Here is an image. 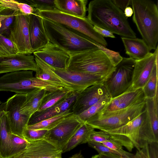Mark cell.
Instances as JSON below:
<instances>
[{
	"label": "cell",
	"mask_w": 158,
	"mask_h": 158,
	"mask_svg": "<svg viewBox=\"0 0 158 158\" xmlns=\"http://www.w3.org/2000/svg\"><path fill=\"white\" fill-rule=\"evenodd\" d=\"M115 67L99 49L82 52L70 56L67 69L98 75L106 78Z\"/></svg>",
	"instance_id": "obj_4"
},
{
	"label": "cell",
	"mask_w": 158,
	"mask_h": 158,
	"mask_svg": "<svg viewBox=\"0 0 158 158\" xmlns=\"http://www.w3.org/2000/svg\"><path fill=\"white\" fill-rule=\"evenodd\" d=\"M43 18L50 42L70 56L87 50L99 49L96 45L97 42L81 33L64 25Z\"/></svg>",
	"instance_id": "obj_2"
},
{
	"label": "cell",
	"mask_w": 158,
	"mask_h": 158,
	"mask_svg": "<svg viewBox=\"0 0 158 158\" xmlns=\"http://www.w3.org/2000/svg\"><path fill=\"white\" fill-rule=\"evenodd\" d=\"M55 158H62V157H57Z\"/></svg>",
	"instance_id": "obj_52"
},
{
	"label": "cell",
	"mask_w": 158,
	"mask_h": 158,
	"mask_svg": "<svg viewBox=\"0 0 158 158\" xmlns=\"http://www.w3.org/2000/svg\"><path fill=\"white\" fill-rule=\"evenodd\" d=\"M145 109V101L126 108L110 111L102 110L85 123L94 129L103 131L114 129L127 124Z\"/></svg>",
	"instance_id": "obj_5"
},
{
	"label": "cell",
	"mask_w": 158,
	"mask_h": 158,
	"mask_svg": "<svg viewBox=\"0 0 158 158\" xmlns=\"http://www.w3.org/2000/svg\"><path fill=\"white\" fill-rule=\"evenodd\" d=\"M29 142L24 139L12 134L6 158H11L20 152L27 147Z\"/></svg>",
	"instance_id": "obj_33"
},
{
	"label": "cell",
	"mask_w": 158,
	"mask_h": 158,
	"mask_svg": "<svg viewBox=\"0 0 158 158\" xmlns=\"http://www.w3.org/2000/svg\"><path fill=\"white\" fill-rule=\"evenodd\" d=\"M158 93L152 98H146L145 108L147 112L153 131L158 137Z\"/></svg>",
	"instance_id": "obj_31"
},
{
	"label": "cell",
	"mask_w": 158,
	"mask_h": 158,
	"mask_svg": "<svg viewBox=\"0 0 158 158\" xmlns=\"http://www.w3.org/2000/svg\"><path fill=\"white\" fill-rule=\"evenodd\" d=\"M121 158H125L123 157H121Z\"/></svg>",
	"instance_id": "obj_53"
},
{
	"label": "cell",
	"mask_w": 158,
	"mask_h": 158,
	"mask_svg": "<svg viewBox=\"0 0 158 158\" xmlns=\"http://www.w3.org/2000/svg\"><path fill=\"white\" fill-rule=\"evenodd\" d=\"M83 155L80 152L75 154L69 158H83Z\"/></svg>",
	"instance_id": "obj_48"
},
{
	"label": "cell",
	"mask_w": 158,
	"mask_h": 158,
	"mask_svg": "<svg viewBox=\"0 0 158 158\" xmlns=\"http://www.w3.org/2000/svg\"><path fill=\"white\" fill-rule=\"evenodd\" d=\"M29 15L15 12V20L10 30L9 38L16 46L19 53H33L29 35Z\"/></svg>",
	"instance_id": "obj_12"
},
{
	"label": "cell",
	"mask_w": 158,
	"mask_h": 158,
	"mask_svg": "<svg viewBox=\"0 0 158 158\" xmlns=\"http://www.w3.org/2000/svg\"><path fill=\"white\" fill-rule=\"evenodd\" d=\"M35 57L36 64L35 76L36 77L54 83L68 89L75 91H82L84 89L68 82L55 73L49 65L39 58Z\"/></svg>",
	"instance_id": "obj_22"
},
{
	"label": "cell",
	"mask_w": 158,
	"mask_h": 158,
	"mask_svg": "<svg viewBox=\"0 0 158 158\" xmlns=\"http://www.w3.org/2000/svg\"><path fill=\"white\" fill-rule=\"evenodd\" d=\"M50 66L55 73L61 77L72 85L83 89L93 85L103 83L106 79L95 74Z\"/></svg>",
	"instance_id": "obj_17"
},
{
	"label": "cell",
	"mask_w": 158,
	"mask_h": 158,
	"mask_svg": "<svg viewBox=\"0 0 158 158\" xmlns=\"http://www.w3.org/2000/svg\"><path fill=\"white\" fill-rule=\"evenodd\" d=\"M87 2V0H55L57 10L81 18H85Z\"/></svg>",
	"instance_id": "obj_23"
},
{
	"label": "cell",
	"mask_w": 158,
	"mask_h": 158,
	"mask_svg": "<svg viewBox=\"0 0 158 158\" xmlns=\"http://www.w3.org/2000/svg\"><path fill=\"white\" fill-rule=\"evenodd\" d=\"M0 4L6 8L26 15L32 14L35 11V9L28 4L13 0H0Z\"/></svg>",
	"instance_id": "obj_34"
},
{
	"label": "cell",
	"mask_w": 158,
	"mask_h": 158,
	"mask_svg": "<svg viewBox=\"0 0 158 158\" xmlns=\"http://www.w3.org/2000/svg\"><path fill=\"white\" fill-rule=\"evenodd\" d=\"M16 46L9 38L0 34V56L19 54Z\"/></svg>",
	"instance_id": "obj_36"
},
{
	"label": "cell",
	"mask_w": 158,
	"mask_h": 158,
	"mask_svg": "<svg viewBox=\"0 0 158 158\" xmlns=\"http://www.w3.org/2000/svg\"><path fill=\"white\" fill-rule=\"evenodd\" d=\"M36 68L35 56L31 54L0 56V74L21 70L35 72Z\"/></svg>",
	"instance_id": "obj_16"
},
{
	"label": "cell",
	"mask_w": 158,
	"mask_h": 158,
	"mask_svg": "<svg viewBox=\"0 0 158 158\" xmlns=\"http://www.w3.org/2000/svg\"><path fill=\"white\" fill-rule=\"evenodd\" d=\"M15 12L8 8L5 9L0 13L1 27L0 34L8 33L15 18Z\"/></svg>",
	"instance_id": "obj_35"
},
{
	"label": "cell",
	"mask_w": 158,
	"mask_h": 158,
	"mask_svg": "<svg viewBox=\"0 0 158 158\" xmlns=\"http://www.w3.org/2000/svg\"><path fill=\"white\" fill-rule=\"evenodd\" d=\"M115 5L123 12L125 9L131 5V0H112Z\"/></svg>",
	"instance_id": "obj_45"
},
{
	"label": "cell",
	"mask_w": 158,
	"mask_h": 158,
	"mask_svg": "<svg viewBox=\"0 0 158 158\" xmlns=\"http://www.w3.org/2000/svg\"><path fill=\"white\" fill-rule=\"evenodd\" d=\"M0 158H1L0 157Z\"/></svg>",
	"instance_id": "obj_55"
},
{
	"label": "cell",
	"mask_w": 158,
	"mask_h": 158,
	"mask_svg": "<svg viewBox=\"0 0 158 158\" xmlns=\"http://www.w3.org/2000/svg\"><path fill=\"white\" fill-rule=\"evenodd\" d=\"M74 91H75L62 88L53 91L48 92L43 98L37 112L42 111L52 106Z\"/></svg>",
	"instance_id": "obj_28"
},
{
	"label": "cell",
	"mask_w": 158,
	"mask_h": 158,
	"mask_svg": "<svg viewBox=\"0 0 158 158\" xmlns=\"http://www.w3.org/2000/svg\"><path fill=\"white\" fill-rule=\"evenodd\" d=\"M47 92L44 89L37 88L26 94L25 100L21 108L23 114L30 118L38 111L43 98Z\"/></svg>",
	"instance_id": "obj_25"
},
{
	"label": "cell",
	"mask_w": 158,
	"mask_h": 158,
	"mask_svg": "<svg viewBox=\"0 0 158 158\" xmlns=\"http://www.w3.org/2000/svg\"><path fill=\"white\" fill-rule=\"evenodd\" d=\"M24 2L39 11L57 10L55 0H25Z\"/></svg>",
	"instance_id": "obj_37"
},
{
	"label": "cell",
	"mask_w": 158,
	"mask_h": 158,
	"mask_svg": "<svg viewBox=\"0 0 158 158\" xmlns=\"http://www.w3.org/2000/svg\"><path fill=\"white\" fill-rule=\"evenodd\" d=\"M109 95L103 97L96 103L77 115L85 122L88 119L102 110L111 100Z\"/></svg>",
	"instance_id": "obj_32"
},
{
	"label": "cell",
	"mask_w": 158,
	"mask_h": 158,
	"mask_svg": "<svg viewBox=\"0 0 158 158\" xmlns=\"http://www.w3.org/2000/svg\"><path fill=\"white\" fill-rule=\"evenodd\" d=\"M133 10L132 20L142 40L150 51L155 50L158 41V9L151 0H131Z\"/></svg>",
	"instance_id": "obj_3"
},
{
	"label": "cell",
	"mask_w": 158,
	"mask_h": 158,
	"mask_svg": "<svg viewBox=\"0 0 158 158\" xmlns=\"http://www.w3.org/2000/svg\"><path fill=\"white\" fill-rule=\"evenodd\" d=\"M135 60L123 57L103 84L111 98L130 90Z\"/></svg>",
	"instance_id": "obj_7"
},
{
	"label": "cell",
	"mask_w": 158,
	"mask_h": 158,
	"mask_svg": "<svg viewBox=\"0 0 158 158\" xmlns=\"http://www.w3.org/2000/svg\"><path fill=\"white\" fill-rule=\"evenodd\" d=\"M1 103V102L0 101V104Z\"/></svg>",
	"instance_id": "obj_54"
},
{
	"label": "cell",
	"mask_w": 158,
	"mask_h": 158,
	"mask_svg": "<svg viewBox=\"0 0 158 158\" xmlns=\"http://www.w3.org/2000/svg\"><path fill=\"white\" fill-rule=\"evenodd\" d=\"M123 13L127 18L131 17L133 14V9L131 7L128 6L125 9Z\"/></svg>",
	"instance_id": "obj_47"
},
{
	"label": "cell",
	"mask_w": 158,
	"mask_h": 158,
	"mask_svg": "<svg viewBox=\"0 0 158 158\" xmlns=\"http://www.w3.org/2000/svg\"><path fill=\"white\" fill-rule=\"evenodd\" d=\"M9 121L5 110L0 115V157L6 158L11 134Z\"/></svg>",
	"instance_id": "obj_26"
},
{
	"label": "cell",
	"mask_w": 158,
	"mask_h": 158,
	"mask_svg": "<svg viewBox=\"0 0 158 158\" xmlns=\"http://www.w3.org/2000/svg\"><path fill=\"white\" fill-rule=\"evenodd\" d=\"M110 139V135L107 132L102 130L96 131L94 130L91 133L87 142L101 143Z\"/></svg>",
	"instance_id": "obj_40"
},
{
	"label": "cell",
	"mask_w": 158,
	"mask_h": 158,
	"mask_svg": "<svg viewBox=\"0 0 158 158\" xmlns=\"http://www.w3.org/2000/svg\"><path fill=\"white\" fill-rule=\"evenodd\" d=\"M158 60V47L144 58L135 60L132 82L130 90L142 88L148 79L156 61Z\"/></svg>",
	"instance_id": "obj_15"
},
{
	"label": "cell",
	"mask_w": 158,
	"mask_h": 158,
	"mask_svg": "<svg viewBox=\"0 0 158 158\" xmlns=\"http://www.w3.org/2000/svg\"><path fill=\"white\" fill-rule=\"evenodd\" d=\"M132 158H150L148 144H146L140 150H138Z\"/></svg>",
	"instance_id": "obj_42"
},
{
	"label": "cell",
	"mask_w": 158,
	"mask_h": 158,
	"mask_svg": "<svg viewBox=\"0 0 158 158\" xmlns=\"http://www.w3.org/2000/svg\"><path fill=\"white\" fill-rule=\"evenodd\" d=\"M94 130L85 123L69 140L63 150L62 153L71 151L79 145L87 143L90 134Z\"/></svg>",
	"instance_id": "obj_27"
},
{
	"label": "cell",
	"mask_w": 158,
	"mask_h": 158,
	"mask_svg": "<svg viewBox=\"0 0 158 158\" xmlns=\"http://www.w3.org/2000/svg\"><path fill=\"white\" fill-rule=\"evenodd\" d=\"M87 18L93 26L123 37L136 38L123 12L110 0H94L89 3Z\"/></svg>",
	"instance_id": "obj_1"
},
{
	"label": "cell",
	"mask_w": 158,
	"mask_h": 158,
	"mask_svg": "<svg viewBox=\"0 0 158 158\" xmlns=\"http://www.w3.org/2000/svg\"><path fill=\"white\" fill-rule=\"evenodd\" d=\"M87 143L89 147L96 150L98 154L109 153L118 155L122 157L120 153L107 147L101 143L89 142Z\"/></svg>",
	"instance_id": "obj_41"
},
{
	"label": "cell",
	"mask_w": 158,
	"mask_h": 158,
	"mask_svg": "<svg viewBox=\"0 0 158 158\" xmlns=\"http://www.w3.org/2000/svg\"><path fill=\"white\" fill-rule=\"evenodd\" d=\"M33 72L21 70L9 73L0 77V91L26 94L35 89H45L46 82L34 76Z\"/></svg>",
	"instance_id": "obj_6"
},
{
	"label": "cell",
	"mask_w": 158,
	"mask_h": 158,
	"mask_svg": "<svg viewBox=\"0 0 158 158\" xmlns=\"http://www.w3.org/2000/svg\"><path fill=\"white\" fill-rule=\"evenodd\" d=\"M148 144L150 158H158V142H152Z\"/></svg>",
	"instance_id": "obj_43"
},
{
	"label": "cell",
	"mask_w": 158,
	"mask_h": 158,
	"mask_svg": "<svg viewBox=\"0 0 158 158\" xmlns=\"http://www.w3.org/2000/svg\"><path fill=\"white\" fill-rule=\"evenodd\" d=\"M158 63L157 60L148 79L142 88L146 98H153L158 93Z\"/></svg>",
	"instance_id": "obj_30"
},
{
	"label": "cell",
	"mask_w": 158,
	"mask_h": 158,
	"mask_svg": "<svg viewBox=\"0 0 158 158\" xmlns=\"http://www.w3.org/2000/svg\"><path fill=\"white\" fill-rule=\"evenodd\" d=\"M82 91H75L52 106L40 112H36L30 118L28 125L38 123L72 109L75 100Z\"/></svg>",
	"instance_id": "obj_20"
},
{
	"label": "cell",
	"mask_w": 158,
	"mask_h": 158,
	"mask_svg": "<svg viewBox=\"0 0 158 158\" xmlns=\"http://www.w3.org/2000/svg\"><path fill=\"white\" fill-rule=\"evenodd\" d=\"M91 158H100L99 154L93 156Z\"/></svg>",
	"instance_id": "obj_49"
},
{
	"label": "cell",
	"mask_w": 158,
	"mask_h": 158,
	"mask_svg": "<svg viewBox=\"0 0 158 158\" xmlns=\"http://www.w3.org/2000/svg\"><path fill=\"white\" fill-rule=\"evenodd\" d=\"M1 19H0V27H1Z\"/></svg>",
	"instance_id": "obj_51"
},
{
	"label": "cell",
	"mask_w": 158,
	"mask_h": 158,
	"mask_svg": "<svg viewBox=\"0 0 158 158\" xmlns=\"http://www.w3.org/2000/svg\"><path fill=\"white\" fill-rule=\"evenodd\" d=\"M126 53L135 60L142 59L150 52L148 46L142 40L138 38L121 37Z\"/></svg>",
	"instance_id": "obj_24"
},
{
	"label": "cell",
	"mask_w": 158,
	"mask_h": 158,
	"mask_svg": "<svg viewBox=\"0 0 158 158\" xmlns=\"http://www.w3.org/2000/svg\"><path fill=\"white\" fill-rule=\"evenodd\" d=\"M29 35L33 53L47 46L50 42L44 26L43 18L35 9L29 15Z\"/></svg>",
	"instance_id": "obj_19"
},
{
	"label": "cell",
	"mask_w": 158,
	"mask_h": 158,
	"mask_svg": "<svg viewBox=\"0 0 158 158\" xmlns=\"http://www.w3.org/2000/svg\"><path fill=\"white\" fill-rule=\"evenodd\" d=\"M49 65L56 68L67 69L70 55L57 45L50 42L44 47L33 53Z\"/></svg>",
	"instance_id": "obj_18"
},
{
	"label": "cell",
	"mask_w": 158,
	"mask_h": 158,
	"mask_svg": "<svg viewBox=\"0 0 158 158\" xmlns=\"http://www.w3.org/2000/svg\"><path fill=\"white\" fill-rule=\"evenodd\" d=\"M72 113V109H70L60 114L43 120L35 124L28 125L27 128L49 131L56 126L66 117Z\"/></svg>",
	"instance_id": "obj_29"
},
{
	"label": "cell",
	"mask_w": 158,
	"mask_h": 158,
	"mask_svg": "<svg viewBox=\"0 0 158 158\" xmlns=\"http://www.w3.org/2000/svg\"><path fill=\"white\" fill-rule=\"evenodd\" d=\"M6 8L2 6L0 4V13L3 10Z\"/></svg>",
	"instance_id": "obj_50"
},
{
	"label": "cell",
	"mask_w": 158,
	"mask_h": 158,
	"mask_svg": "<svg viewBox=\"0 0 158 158\" xmlns=\"http://www.w3.org/2000/svg\"><path fill=\"white\" fill-rule=\"evenodd\" d=\"M43 18L64 25L86 36L94 41L106 47L107 43L103 37L96 32L87 18H81L62 13L57 10L39 11Z\"/></svg>",
	"instance_id": "obj_8"
},
{
	"label": "cell",
	"mask_w": 158,
	"mask_h": 158,
	"mask_svg": "<svg viewBox=\"0 0 158 158\" xmlns=\"http://www.w3.org/2000/svg\"><path fill=\"white\" fill-rule=\"evenodd\" d=\"M100 158H121V156L109 153H103L99 154Z\"/></svg>",
	"instance_id": "obj_46"
},
{
	"label": "cell",
	"mask_w": 158,
	"mask_h": 158,
	"mask_svg": "<svg viewBox=\"0 0 158 158\" xmlns=\"http://www.w3.org/2000/svg\"><path fill=\"white\" fill-rule=\"evenodd\" d=\"M94 29L96 32L103 37L115 38V36L112 33L107 30L96 26H94Z\"/></svg>",
	"instance_id": "obj_44"
},
{
	"label": "cell",
	"mask_w": 158,
	"mask_h": 158,
	"mask_svg": "<svg viewBox=\"0 0 158 158\" xmlns=\"http://www.w3.org/2000/svg\"><path fill=\"white\" fill-rule=\"evenodd\" d=\"M145 110L136 117L119 127L104 131L110 135L111 139L116 141L130 152L134 148L140 150L139 136L142 123L147 114Z\"/></svg>",
	"instance_id": "obj_10"
},
{
	"label": "cell",
	"mask_w": 158,
	"mask_h": 158,
	"mask_svg": "<svg viewBox=\"0 0 158 158\" xmlns=\"http://www.w3.org/2000/svg\"><path fill=\"white\" fill-rule=\"evenodd\" d=\"M107 147L121 154L122 157L125 158H132L134 154L124 150L123 146L118 142L110 139L101 143Z\"/></svg>",
	"instance_id": "obj_39"
},
{
	"label": "cell",
	"mask_w": 158,
	"mask_h": 158,
	"mask_svg": "<svg viewBox=\"0 0 158 158\" xmlns=\"http://www.w3.org/2000/svg\"><path fill=\"white\" fill-rule=\"evenodd\" d=\"M84 123L77 115L71 114L48 131L44 139L62 151L71 138Z\"/></svg>",
	"instance_id": "obj_9"
},
{
	"label": "cell",
	"mask_w": 158,
	"mask_h": 158,
	"mask_svg": "<svg viewBox=\"0 0 158 158\" xmlns=\"http://www.w3.org/2000/svg\"><path fill=\"white\" fill-rule=\"evenodd\" d=\"M26 94H16L10 97L6 102L5 109L12 133L23 139V132L30 119L21 111Z\"/></svg>",
	"instance_id": "obj_11"
},
{
	"label": "cell",
	"mask_w": 158,
	"mask_h": 158,
	"mask_svg": "<svg viewBox=\"0 0 158 158\" xmlns=\"http://www.w3.org/2000/svg\"><path fill=\"white\" fill-rule=\"evenodd\" d=\"M62 151L43 139L29 143L23 150L11 158H55L61 157Z\"/></svg>",
	"instance_id": "obj_14"
},
{
	"label": "cell",
	"mask_w": 158,
	"mask_h": 158,
	"mask_svg": "<svg viewBox=\"0 0 158 158\" xmlns=\"http://www.w3.org/2000/svg\"><path fill=\"white\" fill-rule=\"evenodd\" d=\"M109 94L103 83L88 87L79 93L73 104V114L78 115Z\"/></svg>",
	"instance_id": "obj_13"
},
{
	"label": "cell",
	"mask_w": 158,
	"mask_h": 158,
	"mask_svg": "<svg viewBox=\"0 0 158 158\" xmlns=\"http://www.w3.org/2000/svg\"><path fill=\"white\" fill-rule=\"evenodd\" d=\"M142 88L128 91L111 98L102 111H113L122 109L145 101Z\"/></svg>",
	"instance_id": "obj_21"
},
{
	"label": "cell",
	"mask_w": 158,
	"mask_h": 158,
	"mask_svg": "<svg viewBox=\"0 0 158 158\" xmlns=\"http://www.w3.org/2000/svg\"><path fill=\"white\" fill-rule=\"evenodd\" d=\"M48 131L45 130L33 129L27 128L24 131V139L29 143L44 139Z\"/></svg>",
	"instance_id": "obj_38"
}]
</instances>
